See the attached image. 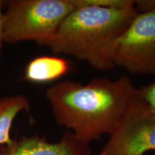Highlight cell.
<instances>
[{"mask_svg": "<svg viewBox=\"0 0 155 155\" xmlns=\"http://www.w3.org/2000/svg\"><path fill=\"white\" fill-rule=\"evenodd\" d=\"M138 96V88L126 75L94 78L87 84L60 81L46 91L57 123L88 144L111 134Z\"/></svg>", "mask_w": 155, "mask_h": 155, "instance_id": "1", "label": "cell"}, {"mask_svg": "<svg viewBox=\"0 0 155 155\" xmlns=\"http://www.w3.org/2000/svg\"><path fill=\"white\" fill-rule=\"evenodd\" d=\"M137 15L134 7H78L62 21L53 35L42 45L55 54L86 61L95 69L111 70L115 66L114 54L119 39Z\"/></svg>", "mask_w": 155, "mask_h": 155, "instance_id": "2", "label": "cell"}, {"mask_svg": "<svg viewBox=\"0 0 155 155\" xmlns=\"http://www.w3.org/2000/svg\"><path fill=\"white\" fill-rule=\"evenodd\" d=\"M73 0H12L3 14L4 42L27 40L42 45L76 9Z\"/></svg>", "mask_w": 155, "mask_h": 155, "instance_id": "3", "label": "cell"}, {"mask_svg": "<svg viewBox=\"0 0 155 155\" xmlns=\"http://www.w3.org/2000/svg\"><path fill=\"white\" fill-rule=\"evenodd\" d=\"M151 150L155 151V114L139 94L99 155H145Z\"/></svg>", "mask_w": 155, "mask_h": 155, "instance_id": "4", "label": "cell"}, {"mask_svg": "<svg viewBox=\"0 0 155 155\" xmlns=\"http://www.w3.org/2000/svg\"><path fill=\"white\" fill-rule=\"evenodd\" d=\"M114 64L131 73L155 75V11L137 13L116 45Z\"/></svg>", "mask_w": 155, "mask_h": 155, "instance_id": "5", "label": "cell"}, {"mask_svg": "<svg viewBox=\"0 0 155 155\" xmlns=\"http://www.w3.org/2000/svg\"><path fill=\"white\" fill-rule=\"evenodd\" d=\"M0 155H91L88 143L65 131L58 142L50 143L38 134L22 136L9 144L0 145Z\"/></svg>", "mask_w": 155, "mask_h": 155, "instance_id": "6", "label": "cell"}, {"mask_svg": "<svg viewBox=\"0 0 155 155\" xmlns=\"http://www.w3.org/2000/svg\"><path fill=\"white\" fill-rule=\"evenodd\" d=\"M69 70V63L63 58L40 56L32 60L27 65L25 79L34 83H47L63 76Z\"/></svg>", "mask_w": 155, "mask_h": 155, "instance_id": "7", "label": "cell"}, {"mask_svg": "<svg viewBox=\"0 0 155 155\" xmlns=\"http://www.w3.org/2000/svg\"><path fill=\"white\" fill-rule=\"evenodd\" d=\"M30 108V101L23 95H14L0 98V145L9 144L12 142L10 129L15 117L21 111L29 112Z\"/></svg>", "mask_w": 155, "mask_h": 155, "instance_id": "8", "label": "cell"}, {"mask_svg": "<svg viewBox=\"0 0 155 155\" xmlns=\"http://www.w3.org/2000/svg\"><path fill=\"white\" fill-rule=\"evenodd\" d=\"M75 7H83L94 6L111 9H127L134 7L133 0H73Z\"/></svg>", "mask_w": 155, "mask_h": 155, "instance_id": "9", "label": "cell"}, {"mask_svg": "<svg viewBox=\"0 0 155 155\" xmlns=\"http://www.w3.org/2000/svg\"><path fill=\"white\" fill-rule=\"evenodd\" d=\"M139 96L146 103L148 108L155 114V82L138 88Z\"/></svg>", "mask_w": 155, "mask_h": 155, "instance_id": "10", "label": "cell"}, {"mask_svg": "<svg viewBox=\"0 0 155 155\" xmlns=\"http://www.w3.org/2000/svg\"><path fill=\"white\" fill-rule=\"evenodd\" d=\"M134 8L137 13H144L155 11V0H137Z\"/></svg>", "mask_w": 155, "mask_h": 155, "instance_id": "11", "label": "cell"}, {"mask_svg": "<svg viewBox=\"0 0 155 155\" xmlns=\"http://www.w3.org/2000/svg\"><path fill=\"white\" fill-rule=\"evenodd\" d=\"M3 2L0 1V57L2 55L4 40H3V14L2 12Z\"/></svg>", "mask_w": 155, "mask_h": 155, "instance_id": "12", "label": "cell"}]
</instances>
